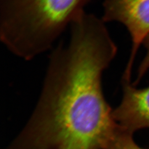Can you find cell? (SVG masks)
<instances>
[{
	"label": "cell",
	"mask_w": 149,
	"mask_h": 149,
	"mask_svg": "<svg viewBox=\"0 0 149 149\" xmlns=\"http://www.w3.org/2000/svg\"><path fill=\"white\" fill-rule=\"evenodd\" d=\"M102 19L117 22L128 29L132 48L123 79L130 80L132 69L140 44L149 35V0H103Z\"/></svg>",
	"instance_id": "3957f363"
},
{
	"label": "cell",
	"mask_w": 149,
	"mask_h": 149,
	"mask_svg": "<svg viewBox=\"0 0 149 149\" xmlns=\"http://www.w3.org/2000/svg\"><path fill=\"white\" fill-rule=\"evenodd\" d=\"M92 0H0V40L12 54L32 60L53 49Z\"/></svg>",
	"instance_id": "7a4b0ae2"
},
{
	"label": "cell",
	"mask_w": 149,
	"mask_h": 149,
	"mask_svg": "<svg viewBox=\"0 0 149 149\" xmlns=\"http://www.w3.org/2000/svg\"><path fill=\"white\" fill-rule=\"evenodd\" d=\"M107 149H149L140 147L133 139V134L125 132L121 128L116 138Z\"/></svg>",
	"instance_id": "5b68a950"
},
{
	"label": "cell",
	"mask_w": 149,
	"mask_h": 149,
	"mask_svg": "<svg viewBox=\"0 0 149 149\" xmlns=\"http://www.w3.org/2000/svg\"><path fill=\"white\" fill-rule=\"evenodd\" d=\"M49 56L35 110L8 149H107L120 130L102 78L117 54L106 23L85 13Z\"/></svg>",
	"instance_id": "6da1fadb"
},
{
	"label": "cell",
	"mask_w": 149,
	"mask_h": 149,
	"mask_svg": "<svg viewBox=\"0 0 149 149\" xmlns=\"http://www.w3.org/2000/svg\"><path fill=\"white\" fill-rule=\"evenodd\" d=\"M144 45L146 48L147 52L145 57L143 59L139 69L138 79H140L143 74L149 69V35L144 41Z\"/></svg>",
	"instance_id": "8992f818"
},
{
	"label": "cell",
	"mask_w": 149,
	"mask_h": 149,
	"mask_svg": "<svg viewBox=\"0 0 149 149\" xmlns=\"http://www.w3.org/2000/svg\"><path fill=\"white\" fill-rule=\"evenodd\" d=\"M123 96L112 116L120 127L129 133L149 128V86L137 88L123 80Z\"/></svg>",
	"instance_id": "277c9868"
}]
</instances>
